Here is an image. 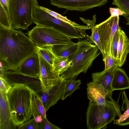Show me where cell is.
Returning a JSON list of instances; mask_svg holds the SVG:
<instances>
[{"label":"cell","mask_w":129,"mask_h":129,"mask_svg":"<svg viewBox=\"0 0 129 129\" xmlns=\"http://www.w3.org/2000/svg\"><path fill=\"white\" fill-rule=\"evenodd\" d=\"M37 51L35 45L23 32L0 25V60L4 61L10 70Z\"/></svg>","instance_id":"6da1fadb"},{"label":"cell","mask_w":129,"mask_h":129,"mask_svg":"<svg viewBox=\"0 0 129 129\" xmlns=\"http://www.w3.org/2000/svg\"><path fill=\"white\" fill-rule=\"evenodd\" d=\"M76 52L69 57L70 67L60 75L64 79H76L80 73H86L94 59L101 53L99 48L88 39L77 43Z\"/></svg>","instance_id":"7a4b0ae2"},{"label":"cell","mask_w":129,"mask_h":129,"mask_svg":"<svg viewBox=\"0 0 129 129\" xmlns=\"http://www.w3.org/2000/svg\"><path fill=\"white\" fill-rule=\"evenodd\" d=\"M12 120L17 127L32 116L33 92L23 86L16 85L7 94Z\"/></svg>","instance_id":"3957f363"},{"label":"cell","mask_w":129,"mask_h":129,"mask_svg":"<svg viewBox=\"0 0 129 129\" xmlns=\"http://www.w3.org/2000/svg\"><path fill=\"white\" fill-rule=\"evenodd\" d=\"M33 23L37 26L52 28L68 37L73 39H88L86 30L90 29L87 26L72 25L51 16L42 9L39 5L33 10Z\"/></svg>","instance_id":"277c9868"},{"label":"cell","mask_w":129,"mask_h":129,"mask_svg":"<svg viewBox=\"0 0 129 129\" xmlns=\"http://www.w3.org/2000/svg\"><path fill=\"white\" fill-rule=\"evenodd\" d=\"M110 101L106 99L104 106L89 102L86 113L87 127L88 129H105L107 125L114 121L117 115H121L118 101L111 97Z\"/></svg>","instance_id":"5b68a950"},{"label":"cell","mask_w":129,"mask_h":129,"mask_svg":"<svg viewBox=\"0 0 129 129\" xmlns=\"http://www.w3.org/2000/svg\"><path fill=\"white\" fill-rule=\"evenodd\" d=\"M38 4L37 0H9L12 27L15 29H27L33 23V9Z\"/></svg>","instance_id":"8992f818"},{"label":"cell","mask_w":129,"mask_h":129,"mask_svg":"<svg viewBox=\"0 0 129 129\" xmlns=\"http://www.w3.org/2000/svg\"><path fill=\"white\" fill-rule=\"evenodd\" d=\"M27 35L37 47L66 44L72 42L65 35L50 27L36 26Z\"/></svg>","instance_id":"52a82bcc"},{"label":"cell","mask_w":129,"mask_h":129,"mask_svg":"<svg viewBox=\"0 0 129 129\" xmlns=\"http://www.w3.org/2000/svg\"><path fill=\"white\" fill-rule=\"evenodd\" d=\"M119 20V16H110L104 21L96 25L103 53V60L106 56L111 54V46L113 37L120 27Z\"/></svg>","instance_id":"ba28073f"},{"label":"cell","mask_w":129,"mask_h":129,"mask_svg":"<svg viewBox=\"0 0 129 129\" xmlns=\"http://www.w3.org/2000/svg\"><path fill=\"white\" fill-rule=\"evenodd\" d=\"M4 78L12 86H24L39 96L43 92L41 81L39 78L30 76L11 70L5 73Z\"/></svg>","instance_id":"9c48e42d"},{"label":"cell","mask_w":129,"mask_h":129,"mask_svg":"<svg viewBox=\"0 0 129 129\" xmlns=\"http://www.w3.org/2000/svg\"><path fill=\"white\" fill-rule=\"evenodd\" d=\"M108 0H50V4L68 10L83 12L104 5Z\"/></svg>","instance_id":"30bf717a"},{"label":"cell","mask_w":129,"mask_h":129,"mask_svg":"<svg viewBox=\"0 0 129 129\" xmlns=\"http://www.w3.org/2000/svg\"><path fill=\"white\" fill-rule=\"evenodd\" d=\"M40 61V73L39 78L41 80L43 92L48 91L63 77L54 71L53 66L46 60L37 51Z\"/></svg>","instance_id":"8fae6325"},{"label":"cell","mask_w":129,"mask_h":129,"mask_svg":"<svg viewBox=\"0 0 129 129\" xmlns=\"http://www.w3.org/2000/svg\"><path fill=\"white\" fill-rule=\"evenodd\" d=\"M65 80L63 78L50 90L44 92L39 96L46 112L59 100H62L65 88Z\"/></svg>","instance_id":"7c38bea8"},{"label":"cell","mask_w":129,"mask_h":129,"mask_svg":"<svg viewBox=\"0 0 129 129\" xmlns=\"http://www.w3.org/2000/svg\"><path fill=\"white\" fill-rule=\"evenodd\" d=\"M13 71L30 76L39 78L40 64L37 52L25 59Z\"/></svg>","instance_id":"4fadbf2b"},{"label":"cell","mask_w":129,"mask_h":129,"mask_svg":"<svg viewBox=\"0 0 129 129\" xmlns=\"http://www.w3.org/2000/svg\"><path fill=\"white\" fill-rule=\"evenodd\" d=\"M12 120L7 94L0 90V129H15Z\"/></svg>","instance_id":"5bb4252c"},{"label":"cell","mask_w":129,"mask_h":129,"mask_svg":"<svg viewBox=\"0 0 129 129\" xmlns=\"http://www.w3.org/2000/svg\"><path fill=\"white\" fill-rule=\"evenodd\" d=\"M107 94V91L101 84L93 82L87 84V95L89 102L104 106Z\"/></svg>","instance_id":"9a60e30c"},{"label":"cell","mask_w":129,"mask_h":129,"mask_svg":"<svg viewBox=\"0 0 129 129\" xmlns=\"http://www.w3.org/2000/svg\"><path fill=\"white\" fill-rule=\"evenodd\" d=\"M117 66H115L106 70L93 73L91 74L92 82L101 84L108 93L107 99H110L112 92L111 83L115 71Z\"/></svg>","instance_id":"2e32d148"},{"label":"cell","mask_w":129,"mask_h":129,"mask_svg":"<svg viewBox=\"0 0 129 129\" xmlns=\"http://www.w3.org/2000/svg\"><path fill=\"white\" fill-rule=\"evenodd\" d=\"M129 53V39L120 28L117 50L118 67L120 68L123 65Z\"/></svg>","instance_id":"e0dca14e"},{"label":"cell","mask_w":129,"mask_h":129,"mask_svg":"<svg viewBox=\"0 0 129 129\" xmlns=\"http://www.w3.org/2000/svg\"><path fill=\"white\" fill-rule=\"evenodd\" d=\"M111 88L113 91L129 89V78L124 70L118 67L114 72Z\"/></svg>","instance_id":"ac0fdd59"},{"label":"cell","mask_w":129,"mask_h":129,"mask_svg":"<svg viewBox=\"0 0 129 129\" xmlns=\"http://www.w3.org/2000/svg\"><path fill=\"white\" fill-rule=\"evenodd\" d=\"M77 43L72 42L67 44L55 45L52 46V51L57 57H69L76 51Z\"/></svg>","instance_id":"d6986e66"},{"label":"cell","mask_w":129,"mask_h":129,"mask_svg":"<svg viewBox=\"0 0 129 129\" xmlns=\"http://www.w3.org/2000/svg\"><path fill=\"white\" fill-rule=\"evenodd\" d=\"M80 19L85 24L87 25L91 30V34L90 36H88V39L92 43H94L99 48L101 52L102 55L103 53L100 40V37L98 28L95 23L96 22V17L95 15L92 17L91 20L85 19L82 17H80Z\"/></svg>","instance_id":"ffe728a7"},{"label":"cell","mask_w":129,"mask_h":129,"mask_svg":"<svg viewBox=\"0 0 129 129\" xmlns=\"http://www.w3.org/2000/svg\"><path fill=\"white\" fill-rule=\"evenodd\" d=\"M71 64L69 57H56L53 66L54 72L60 76L68 70Z\"/></svg>","instance_id":"44dd1931"},{"label":"cell","mask_w":129,"mask_h":129,"mask_svg":"<svg viewBox=\"0 0 129 129\" xmlns=\"http://www.w3.org/2000/svg\"><path fill=\"white\" fill-rule=\"evenodd\" d=\"M32 116L33 117L37 115L46 118V111L39 96L33 93L32 102Z\"/></svg>","instance_id":"7402d4cb"},{"label":"cell","mask_w":129,"mask_h":129,"mask_svg":"<svg viewBox=\"0 0 129 129\" xmlns=\"http://www.w3.org/2000/svg\"><path fill=\"white\" fill-rule=\"evenodd\" d=\"M81 83L80 79H70L66 80L65 88L62 100H64L68 96H71L75 91L80 88V86Z\"/></svg>","instance_id":"603a6c76"},{"label":"cell","mask_w":129,"mask_h":129,"mask_svg":"<svg viewBox=\"0 0 129 129\" xmlns=\"http://www.w3.org/2000/svg\"><path fill=\"white\" fill-rule=\"evenodd\" d=\"M52 46L36 47L37 51L46 60L53 66L54 59L56 56L52 51Z\"/></svg>","instance_id":"cb8c5ba5"},{"label":"cell","mask_w":129,"mask_h":129,"mask_svg":"<svg viewBox=\"0 0 129 129\" xmlns=\"http://www.w3.org/2000/svg\"><path fill=\"white\" fill-rule=\"evenodd\" d=\"M0 25L5 27H12L9 10L0 3Z\"/></svg>","instance_id":"d4e9b609"},{"label":"cell","mask_w":129,"mask_h":129,"mask_svg":"<svg viewBox=\"0 0 129 129\" xmlns=\"http://www.w3.org/2000/svg\"><path fill=\"white\" fill-rule=\"evenodd\" d=\"M120 27L116 31L113 37L112 43L110 53L111 55L117 60V50L119 42V29Z\"/></svg>","instance_id":"484cf974"},{"label":"cell","mask_w":129,"mask_h":129,"mask_svg":"<svg viewBox=\"0 0 129 129\" xmlns=\"http://www.w3.org/2000/svg\"><path fill=\"white\" fill-rule=\"evenodd\" d=\"M41 8L46 12L53 17L72 25L77 26L79 24L68 19L66 17L63 16L60 14L50 10L44 7L40 6Z\"/></svg>","instance_id":"4316f807"},{"label":"cell","mask_w":129,"mask_h":129,"mask_svg":"<svg viewBox=\"0 0 129 129\" xmlns=\"http://www.w3.org/2000/svg\"><path fill=\"white\" fill-rule=\"evenodd\" d=\"M123 93L124 98V102L126 106V110L123 114L119 117V119L114 120L113 124H115L118 125L119 123L123 121L129 117V101L125 91H124Z\"/></svg>","instance_id":"83f0119b"},{"label":"cell","mask_w":129,"mask_h":129,"mask_svg":"<svg viewBox=\"0 0 129 129\" xmlns=\"http://www.w3.org/2000/svg\"><path fill=\"white\" fill-rule=\"evenodd\" d=\"M112 4L126 14L125 17L129 15V0H113Z\"/></svg>","instance_id":"f1b7e54d"},{"label":"cell","mask_w":129,"mask_h":129,"mask_svg":"<svg viewBox=\"0 0 129 129\" xmlns=\"http://www.w3.org/2000/svg\"><path fill=\"white\" fill-rule=\"evenodd\" d=\"M17 127L19 129H39L38 124L34 117L25 121Z\"/></svg>","instance_id":"f546056e"},{"label":"cell","mask_w":129,"mask_h":129,"mask_svg":"<svg viewBox=\"0 0 129 129\" xmlns=\"http://www.w3.org/2000/svg\"><path fill=\"white\" fill-rule=\"evenodd\" d=\"M104 61L105 68L104 70H106L115 66H118L117 60L113 57L111 54L106 56L103 60Z\"/></svg>","instance_id":"4dcf8cb0"},{"label":"cell","mask_w":129,"mask_h":129,"mask_svg":"<svg viewBox=\"0 0 129 129\" xmlns=\"http://www.w3.org/2000/svg\"><path fill=\"white\" fill-rule=\"evenodd\" d=\"M43 120L41 123H38L39 129H61V128L50 122L46 118L43 117Z\"/></svg>","instance_id":"1f68e13d"},{"label":"cell","mask_w":129,"mask_h":129,"mask_svg":"<svg viewBox=\"0 0 129 129\" xmlns=\"http://www.w3.org/2000/svg\"><path fill=\"white\" fill-rule=\"evenodd\" d=\"M12 87L5 79L0 77V90L7 94L11 89Z\"/></svg>","instance_id":"d6a6232c"},{"label":"cell","mask_w":129,"mask_h":129,"mask_svg":"<svg viewBox=\"0 0 129 129\" xmlns=\"http://www.w3.org/2000/svg\"><path fill=\"white\" fill-rule=\"evenodd\" d=\"M109 11L111 14L110 16L112 17L119 16V15H123L125 17L126 14L119 8H110Z\"/></svg>","instance_id":"836d02e7"},{"label":"cell","mask_w":129,"mask_h":129,"mask_svg":"<svg viewBox=\"0 0 129 129\" xmlns=\"http://www.w3.org/2000/svg\"><path fill=\"white\" fill-rule=\"evenodd\" d=\"M9 70L10 68L6 62L0 60V77L4 78L5 73Z\"/></svg>","instance_id":"e575fe53"},{"label":"cell","mask_w":129,"mask_h":129,"mask_svg":"<svg viewBox=\"0 0 129 129\" xmlns=\"http://www.w3.org/2000/svg\"><path fill=\"white\" fill-rule=\"evenodd\" d=\"M9 0H0V3L5 8L9 10Z\"/></svg>","instance_id":"d590c367"},{"label":"cell","mask_w":129,"mask_h":129,"mask_svg":"<svg viewBox=\"0 0 129 129\" xmlns=\"http://www.w3.org/2000/svg\"><path fill=\"white\" fill-rule=\"evenodd\" d=\"M34 118L36 122L37 123H41L43 120V117L39 115H36Z\"/></svg>","instance_id":"8d00e7d4"},{"label":"cell","mask_w":129,"mask_h":129,"mask_svg":"<svg viewBox=\"0 0 129 129\" xmlns=\"http://www.w3.org/2000/svg\"><path fill=\"white\" fill-rule=\"evenodd\" d=\"M129 124V117L123 121L119 123L118 125L119 126H125Z\"/></svg>","instance_id":"74e56055"},{"label":"cell","mask_w":129,"mask_h":129,"mask_svg":"<svg viewBox=\"0 0 129 129\" xmlns=\"http://www.w3.org/2000/svg\"><path fill=\"white\" fill-rule=\"evenodd\" d=\"M126 18L127 23L126 24L129 25V15L125 17Z\"/></svg>","instance_id":"f35d334b"}]
</instances>
